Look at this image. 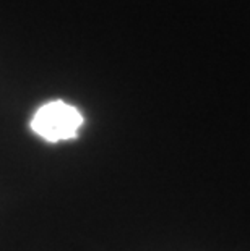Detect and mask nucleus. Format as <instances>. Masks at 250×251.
Instances as JSON below:
<instances>
[{"label": "nucleus", "mask_w": 250, "mask_h": 251, "mask_svg": "<svg viewBox=\"0 0 250 251\" xmlns=\"http://www.w3.org/2000/svg\"><path fill=\"white\" fill-rule=\"evenodd\" d=\"M82 124L83 117L75 107L62 100H54L36 112L31 120V128L46 141L57 143L75 138Z\"/></svg>", "instance_id": "1"}]
</instances>
